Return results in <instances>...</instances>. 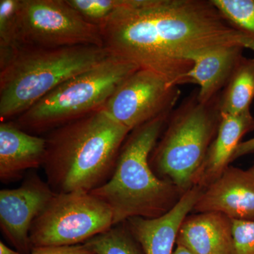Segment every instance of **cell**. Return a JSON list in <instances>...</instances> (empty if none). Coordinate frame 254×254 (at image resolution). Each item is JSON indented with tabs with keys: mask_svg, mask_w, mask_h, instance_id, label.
I'll use <instances>...</instances> for the list:
<instances>
[{
	"mask_svg": "<svg viewBox=\"0 0 254 254\" xmlns=\"http://www.w3.org/2000/svg\"><path fill=\"white\" fill-rule=\"evenodd\" d=\"M110 55L185 83L190 58L220 47L254 51V40L234 27L206 0H123L100 26Z\"/></svg>",
	"mask_w": 254,
	"mask_h": 254,
	"instance_id": "cell-1",
	"label": "cell"
},
{
	"mask_svg": "<svg viewBox=\"0 0 254 254\" xmlns=\"http://www.w3.org/2000/svg\"><path fill=\"white\" fill-rule=\"evenodd\" d=\"M130 131L103 109L49 132L43 168L56 193L91 192L112 177Z\"/></svg>",
	"mask_w": 254,
	"mask_h": 254,
	"instance_id": "cell-2",
	"label": "cell"
},
{
	"mask_svg": "<svg viewBox=\"0 0 254 254\" xmlns=\"http://www.w3.org/2000/svg\"><path fill=\"white\" fill-rule=\"evenodd\" d=\"M170 113L132 130L124 142L112 177L90 193L111 208L114 225L140 217L156 218L173 208L183 193L171 182L159 178L150 165Z\"/></svg>",
	"mask_w": 254,
	"mask_h": 254,
	"instance_id": "cell-3",
	"label": "cell"
},
{
	"mask_svg": "<svg viewBox=\"0 0 254 254\" xmlns=\"http://www.w3.org/2000/svg\"><path fill=\"white\" fill-rule=\"evenodd\" d=\"M103 47L18 46L0 63V118L19 116L69 78L110 55Z\"/></svg>",
	"mask_w": 254,
	"mask_h": 254,
	"instance_id": "cell-4",
	"label": "cell"
},
{
	"mask_svg": "<svg viewBox=\"0 0 254 254\" xmlns=\"http://www.w3.org/2000/svg\"><path fill=\"white\" fill-rule=\"evenodd\" d=\"M219 97L200 103L196 93L187 100L172 115L152 152L150 165L155 175L183 193L196 184L218 132L221 119Z\"/></svg>",
	"mask_w": 254,
	"mask_h": 254,
	"instance_id": "cell-5",
	"label": "cell"
},
{
	"mask_svg": "<svg viewBox=\"0 0 254 254\" xmlns=\"http://www.w3.org/2000/svg\"><path fill=\"white\" fill-rule=\"evenodd\" d=\"M110 55L101 63L64 82L17 119L20 128L31 134L50 132L103 109L114 92L138 69Z\"/></svg>",
	"mask_w": 254,
	"mask_h": 254,
	"instance_id": "cell-6",
	"label": "cell"
},
{
	"mask_svg": "<svg viewBox=\"0 0 254 254\" xmlns=\"http://www.w3.org/2000/svg\"><path fill=\"white\" fill-rule=\"evenodd\" d=\"M114 226L111 208L89 192L55 193L32 225V247L82 245Z\"/></svg>",
	"mask_w": 254,
	"mask_h": 254,
	"instance_id": "cell-7",
	"label": "cell"
},
{
	"mask_svg": "<svg viewBox=\"0 0 254 254\" xmlns=\"http://www.w3.org/2000/svg\"><path fill=\"white\" fill-rule=\"evenodd\" d=\"M16 41L17 47H103L99 26L85 21L66 0H21Z\"/></svg>",
	"mask_w": 254,
	"mask_h": 254,
	"instance_id": "cell-8",
	"label": "cell"
},
{
	"mask_svg": "<svg viewBox=\"0 0 254 254\" xmlns=\"http://www.w3.org/2000/svg\"><path fill=\"white\" fill-rule=\"evenodd\" d=\"M180 92L161 75L138 68L119 86L103 110L130 131L170 113Z\"/></svg>",
	"mask_w": 254,
	"mask_h": 254,
	"instance_id": "cell-9",
	"label": "cell"
},
{
	"mask_svg": "<svg viewBox=\"0 0 254 254\" xmlns=\"http://www.w3.org/2000/svg\"><path fill=\"white\" fill-rule=\"evenodd\" d=\"M55 193L36 173L26 175L17 188L0 190V229L17 252L31 254L32 225Z\"/></svg>",
	"mask_w": 254,
	"mask_h": 254,
	"instance_id": "cell-10",
	"label": "cell"
},
{
	"mask_svg": "<svg viewBox=\"0 0 254 254\" xmlns=\"http://www.w3.org/2000/svg\"><path fill=\"white\" fill-rule=\"evenodd\" d=\"M217 212L231 220H254V167H230L203 190L193 210Z\"/></svg>",
	"mask_w": 254,
	"mask_h": 254,
	"instance_id": "cell-11",
	"label": "cell"
},
{
	"mask_svg": "<svg viewBox=\"0 0 254 254\" xmlns=\"http://www.w3.org/2000/svg\"><path fill=\"white\" fill-rule=\"evenodd\" d=\"M203 190L198 185L192 187L173 208L158 218L135 217L125 221L145 254H174L182 222L193 210Z\"/></svg>",
	"mask_w": 254,
	"mask_h": 254,
	"instance_id": "cell-12",
	"label": "cell"
},
{
	"mask_svg": "<svg viewBox=\"0 0 254 254\" xmlns=\"http://www.w3.org/2000/svg\"><path fill=\"white\" fill-rule=\"evenodd\" d=\"M46 138L31 134L11 122L0 124V180H21L26 171L43 167Z\"/></svg>",
	"mask_w": 254,
	"mask_h": 254,
	"instance_id": "cell-13",
	"label": "cell"
},
{
	"mask_svg": "<svg viewBox=\"0 0 254 254\" xmlns=\"http://www.w3.org/2000/svg\"><path fill=\"white\" fill-rule=\"evenodd\" d=\"M176 245L194 254H234L232 220L217 212L188 215L179 230Z\"/></svg>",
	"mask_w": 254,
	"mask_h": 254,
	"instance_id": "cell-14",
	"label": "cell"
},
{
	"mask_svg": "<svg viewBox=\"0 0 254 254\" xmlns=\"http://www.w3.org/2000/svg\"><path fill=\"white\" fill-rule=\"evenodd\" d=\"M243 50L240 47H220L190 58L193 65L185 75V83H195L199 86L197 98L200 103H208L218 96L243 58Z\"/></svg>",
	"mask_w": 254,
	"mask_h": 254,
	"instance_id": "cell-15",
	"label": "cell"
},
{
	"mask_svg": "<svg viewBox=\"0 0 254 254\" xmlns=\"http://www.w3.org/2000/svg\"><path fill=\"white\" fill-rule=\"evenodd\" d=\"M220 115L218 132L195 184L203 190L228 168L242 137L254 129V118L250 110L237 115Z\"/></svg>",
	"mask_w": 254,
	"mask_h": 254,
	"instance_id": "cell-16",
	"label": "cell"
},
{
	"mask_svg": "<svg viewBox=\"0 0 254 254\" xmlns=\"http://www.w3.org/2000/svg\"><path fill=\"white\" fill-rule=\"evenodd\" d=\"M254 98V58H242L219 97L220 114L237 115L250 110Z\"/></svg>",
	"mask_w": 254,
	"mask_h": 254,
	"instance_id": "cell-17",
	"label": "cell"
},
{
	"mask_svg": "<svg viewBox=\"0 0 254 254\" xmlns=\"http://www.w3.org/2000/svg\"><path fill=\"white\" fill-rule=\"evenodd\" d=\"M84 244L95 254H145L125 222L114 225Z\"/></svg>",
	"mask_w": 254,
	"mask_h": 254,
	"instance_id": "cell-18",
	"label": "cell"
},
{
	"mask_svg": "<svg viewBox=\"0 0 254 254\" xmlns=\"http://www.w3.org/2000/svg\"><path fill=\"white\" fill-rule=\"evenodd\" d=\"M234 27L254 40V0H211Z\"/></svg>",
	"mask_w": 254,
	"mask_h": 254,
	"instance_id": "cell-19",
	"label": "cell"
},
{
	"mask_svg": "<svg viewBox=\"0 0 254 254\" xmlns=\"http://www.w3.org/2000/svg\"><path fill=\"white\" fill-rule=\"evenodd\" d=\"M21 0L0 1V60L17 47L18 14Z\"/></svg>",
	"mask_w": 254,
	"mask_h": 254,
	"instance_id": "cell-20",
	"label": "cell"
},
{
	"mask_svg": "<svg viewBox=\"0 0 254 254\" xmlns=\"http://www.w3.org/2000/svg\"><path fill=\"white\" fill-rule=\"evenodd\" d=\"M87 22L102 26L123 4V0H66Z\"/></svg>",
	"mask_w": 254,
	"mask_h": 254,
	"instance_id": "cell-21",
	"label": "cell"
},
{
	"mask_svg": "<svg viewBox=\"0 0 254 254\" xmlns=\"http://www.w3.org/2000/svg\"><path fill=\"white\" fill-rule=\"evenodd\" d=\"M234 254H254V220H232Z\"/></svg>",
	"mask_w": 254,
	"mask_h": 254,
	"instance_id": "cell-22",
	"label": "cell"
},
{
	"mask_svg": "<svg viewBox=\"0 0 254 254\" xmlns=\"http://www.w3.org/2000/svg\"><path fill=\"white\" fill-rule=\"evenodd\" d=\"M30 254H95L85 244L33 247Z\"/></svg>",
	"mask_w": 254,
	"mask_h": 254,
	"instance_id": "cell-23",
	"label": "cell"
},
{
	"mask_svg": "<svg viewBox=\"0 0 254 254\" xmlns=\"http://www.w3.org/2000/svg\"><path fill=\"white\" fill-rule=\"evenodd\" d=\"M254 152V137L248 141L241 142L240 145L237 146L233 156H232V162L235 159L240 158L250 153Z\"/></svg>",
	"mask_w": 254,
	"mask_h": 254,
	"instance_id": "cell-24",
	"label": "cell"
},
{
	"mask_svg": "<svg viewBox=\"0 0 254 254\" xmlns=\"http://www.w3.org/2000/svg\"><path fill=\"white\" fill-rule=\"evenodd\" d=\"M0 254H22L17 251L13 250L5 245L2 241L0 242Z\"/></svg>",
	"mask_w": 254,
	"mask_h": 254,
	"instance_id": "cell-25",
	"label": "cell"
},
{
	"mask_svg": "<svg viewBox=\"0 0 254 254\" xmlns=\"http://www.w3.org/2000/svg\"><path fill=\"white\" fill-rule=\"evenodd\" d=\"M173 254H194L192 253L191 252L187 250L185 247H181V246H177L175 247V252Z\"/></svg>",
	"mask_w": 254,
	"mask_h": 254,
	"instance_id": "cell-26",
	"label": "cell"
}]
</instances>
